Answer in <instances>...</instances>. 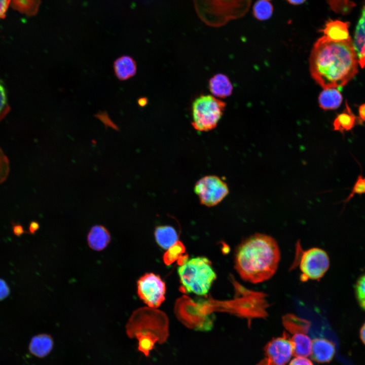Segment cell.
I'll use <instances>...</instances> for the list:
<instances>
[{"label": "cell", "mask_w": 365, "mask_h": 365, "mask_svg": "<svg viewBox=\"0 0 365 365\" xmlns=\"http://www.w3.org/2000/svg\"><path fill=\"white\" fill-rule=\"evenodd\" d=\"M243 0H194L196 11L202 21L219 27L240 15Z\"/></svg>", "instance_id": "4"}, {"label": "cell", "mask_w": 365, "mask_h": 365, "mask_svg": "<svg viewBox=\"0 0 365 365\" xmlns=\"http://www.w3.org/2000/svg\"><path fill=\"white\" fill-rule=\"evenodd\" d=\"M342 101V94L337 88L324 89L318 97L319 106L324 110L336 109Z\"/></svg>", "instance_id": "18"}, {"label": "cell", "mask_w": 365, "mask_h": 365, "mask_svg": "<svg viewBox=\"0 0 365 365\" xmlns=\"http://www.w3.org/2000/svg\"><path fill=\"white\" fill-rule=\"evenodd\" d=\"M209 89L213 96L225 98L232 94L233 86L226 75L217 74L209 80Z\"/></svg>", "instance_id": "15"}, {"label": "cell", "mask_w": 365, "mask_h": 365, "mask_svg": "<svg viewBox=\"0 0 365 365\" xmlns=\"http://www.w3.org/2000/svg\"><path fill=\"white\" fill-rule=\"evenodd\" d=\"M282 323L285 328L290 333L307 334L310 327L311 323L292 314H287L282 317Z\"/></svg>", "instance_id": "19"}, {"label": "cell", "mask_w": 365, "mask_h": 365, "mask_svg": "<svg viewBox=\"0 0 365 365\" xmlns=\"http://www.w3.org/2000/svg\"><path fill=\"white\" fill-rule=\"evenodd\" d=\"M280 250L272 236L256 233L244 240L237 247L235 268L240 277L257 284L270 279L280 260Z\"/></svg>", "instance_id": "2"}, {"label": "cell", "mask_w": 365, "mask_h": 365, "mask_svg": "<svg viewBox=\"0 0 365 365\" xmlns=\"http://www.w3.org/2000/svg\"><path fill=\"white\" fill-rule=\"evenodd\" d=\"M137 289L139 297L151 308L159 307L165 299V283L159 275L153 273H146L140 277Z\"/></svg>", "instance_id": "8"}, {"label": "cell", "mask_w": 365, "mask_h": 365, "mask_svg": "<svg viewBox=\"0 0 365 365\" xmlns=\"http://www.w3.org/2000/svg\"><path fill=\"white\" fill-rule=\"evenodd\" d=\"M257 365H276L272 363L267 358H265L261 360Z\"/></svg>", "instance_id": "37"}, {"label": "cell", "mask_w": 365, "mask_h": 365, "mask_svg": "<svg viewBox=\"0 0 365 365\" xmlns=\"http://www.w3.org/2000/svg\"><path fill=\"white\" fill-rule=\"evenodd\" d=\"M289 365H313V364L306 357L296 356L290 361Z\"/></svg>", "instance_id": "30"}, {"label": "cell", "mask_w": 365, "mask_h": 365, "mask_svg": "<svg viewBox=\"0 0 365 365\" xmlns=\"http://www.w3.org/2000/svg\"><path fill=\"white\" fill-rule=\"evenodd\" d=\"M113 69L117 79L123 81L135 76L137 70V65L132 57L128 55H123L114 61Z\"/></svg>", "instance_id": "12"}, {"label": "cell", "mask_w": 365, "mask_h": 365, "mask_svg": "<svg viewBox=\"0 0 365 365\" xmlns=\"http://www.w3.org/2000/svg\"><path fill=\"white\" fill-rule=\"evenodd\" d=\"M356 122V117L352 112L347 102H346V108L343 113L337 116L334 121V130L343 133L345 131L351 130Z\"/></svg>", "instance_id": "20"}, {"label": "cell", "mask_w": 365, "mask_h": 365, "mask_svg": "<svg viewBox=\"0 0 365 365\" xmlns=\"http://www.w3.org/2000/svg\"><path fill=\"white\" fill-rule=\"evenodd\" d=\"M9 110L6 90L3 83L0 81V120L8 113Z\"/></svg>", "instance_id": "29"}, {"label": "cell", "mask_w": 365, "mask_h": 365, "mask_svg": "<svg viewBox=\"0 0 365 365\" xmlns=\"http://www.w3.org/2000/svg\"><path fill=\"white\" fill-rule=\"evenodd\" d=\"M185 251V247L183 244L177 241L175 244L167 249L164 255L163 259L165 263L168 265L175 261L178 260L180 256Z\"/></svg>", "instance_id": "25"}, {"label": "cell", "mask_w": 365, "mask_h": 365, "mask_svg": "<svg viewBox=\"0 0 365 365\" xmlns=\"http://www.w3.org/2000/svg\"><path fill=\"white\" fill-rule=\"evenodd\" d=\"M12 230L13 233L17 236H20L25 232L23 227L19 224H13Z\"/></svg>", "instance_id": "33"}, {"label": "cell", "mask_w": 365, "mask_h": 365, "mask_svg": "<svg viewBox=\"0 0 365 365\" xmlns=\"http://www.w3.org/2000/svg\"><path fill=\"white\" fill-rule=\"evenodd\" d=\"M226 103L211 95H202L192 103L193 127L198 131L214 129L221 119Z\"/></svg>", "instance_id": "5"}, {"label": "cell", "mask_w": 365, "mask_h": 365, "mask_svg": "<svg viewBox=\"0 0 365 365\" xmlns=\"http://www.w3.org/2000/svg\"><path fill=\"white\" fill-rule=\"evenodd\" d=\"M266 1H268V0H266Z\"/></svg>", "instance_id": "40"}, {"label": "cell", "mask_w": 365, "mask_h": 365, "mask_svg": "<svg viewBox=\"0 0 365 365\" xmlns=\"http://www.w3.org/2000/svg\"><path fill=\"white\" fill-rule=\"evenodd\" d=\"M352 42L358 64L363 68L365 66V2L362 8L361 16L357 23Z\"/></svg>", "instance_id": "11"}, {"label": "cell", "mask_w": 365, "mask_h": 365, "mask_svg": "<svg viewBox=\"0 0 365 365\" xmlns=\"http://www.w3.org/2000/svg\"><path fill=\"white\" fill-rule=\"evenodd\" d=\"M355 293L359 306L365 311V273L357 280L355 285Z\"/></svg>", "instance_id": "26"}, {"label": "cell", "mask_w": 365, "mask_h": 365, "mask_svg": "<svg viewBox=\"0 0 365 365\" xmlns=\"http://www.w3.org/2000/svg\"><path fill=\"white\" fill-rule=\"evenodd\" d=\"M10 172V163L7 156L0 147V185L7 178Z\"/></svg>", "instance_id": "27"}, {"label": "cell", "mask_w": 365, "mask_h": 365, "mask_svg": "<svg viewBox=\"0 0 365 365\" xmlns=\"http://www.w3.org/2000/svg\"><path fill=\"white\" fill-rule=\"evenodd\" d=\"M312 78L323 89L345 85L358 71V59L351 38L336 42L323 35L314 44L309 59Z\"/></svg>", "instance_id": "1"}, {"label": "cell", "mask_w": 365, "mask_h": 365, "mask_svg": "<svg viewBox=\"0 0 365 365\" xmlns=\"http://www.w3.org/2000/svg\"><path fill=\"white\" fill-rule=\"evenodd\" d=\"M288 2L293 5H300L305 2L306 0H287Z\"/></svg>", "instance_id": "39"}, {"label": "cell", "mask_w": 365, "mask_h": 365, "mask_svg": "<svg viewBox=\"0 0 365 365\" xmlns=\"http://www.w3.org/2000/svg\"><path fill=\"white\" fill-rule=\"evenodd\" d=\"M134 337L138 340V349L146 356L149 355L150 351L154 348L157 342L160 343L159 338L151 333H139Z\"/></svg>", "instance_id": "23"}, {"label": "cell", "mask_w": 365, "mask_h": 365, "mask_svg": "<svg viewBox=\"0 0 365 365\" xmlns=\"http://www.w3.org/2000/svg\"><path fill=\"white\" fill-rule=\"evenodd\" d=\"M330 264L327 253L320 248L312 247L303 251L299 264L301 279L304 281L320 279L328 270Z\"/></svg>", "instance_id": "6"}, {"label": "cell", "mask_w": 365, "mask_h": 365, "mask_svg": "<svg viewBox=\"0 0 365 365\" xmlns=\"http://www.w3.org/2000/svg\"><path fill=\"white\" fill-rule=\"evenodd\" d=\"M155 238L157 244L162 248L168 249L178 239V234L175 229L170 226H160L155 228Z\"/></svg>", "instance_id": "17"}, {"label": "cell", "mask_w": 365, "mask_h": 365, "mask_svg": "<svg viewBox=\"0 0 365 365\" xmlns=\"http://www.w3.org/2000/svg\"><path fill=\"white\" fill-rule=\"evenodd\" d=\"M365 194V177L361 175L358 176L348 196L344 201V203L349 201L355 194Z\"/></svg>", "instance_id": "28"}, {"label": "cell", "mask_w": 365, "mask_h": 365, "mask_svg": "<svg viewBox=\"0 0 365 365\" xmlns=\"http://www.w3.org/2000/svg\"><path fill=\"white\" fill-rule=\"evenodd\" d=\"M53 345V339L50 336L44 334H40L31 339L29 345V350L33 355L43 357L51 351Z\"/></svg>", "instance_id": "16"}, {"label": "cell", "mask_w": 365, "mask_h": 365, "mask_svg": "<svg viewBox=\"0 0 365 365\" xmlns=\"http://www.w3.org/2000/svg\"><path fill=\"white\" fill-rule=\"evenodd\" d=\"M40 228V224L35 221H32L29 225V232L32 234H35V233Z\"/></svg>", "instance_id": "34"}, {"label": "cell", "mask_w": 365, "mask_h": 365, "mask_svg": "<svg viewBox=\"0 0 365 365\" xmlns=\"http://www.w3.org/2000/svg\"><path fill=\"white\" fill-rule=\"evenodd\" d=\"M41 0H10V6L27 16L35 15L38 12Z\"/></svg>", "instance_id": "22"}, {"label": "cell", "mask_w": 365, "mask_h": 365, "mask_svg": "<svg viewBox=\"0 0 365 365\" xmlns=\"http://www.w3.org/2000/svg\"><path fill=\"white\" fill-rule=\"evenodd\" d=\"M290 339L293 345L294 355L306 357L311 355L312 341L306 334H294Z\"/></svg>", "instance_id": "21"}, {"label": "cell", "mask_w": 365, "mask_h": 365, "mask_svg": "<svg viewBox=\"0 0 365 365\" xmlns=\"http://www.w3.org/2000/svg\"><path fill=\"white\" fill-rule=\"evenodd\" d=\"M359 118L361 121H365V103H363L360 105L358 109Z\"/></svg>", "instance_id": "35"}, {"label": "cell", "mask_w": 365, "mask_h": 365, "mask_svg": "<svg viewBox=\"0 0 365 365\" xmlns=\"http://www.w3.org/2000/svg\"><path fill=\"white\" fill-rule=\"evenodd\" d=\"M194 191L200 202L207 207L220 203L229 194L227 184L216 175H206L199 179L195 185Z\"/></svg>", "instance_id": "7"}, {"label": "cell", "mask_w": 365, "mask_h": 365, "mask_svg": "<svg viewBox=\"0 0 365 365\" xmlns=\"http://www.w3.org/2000/svg\"><path fill=\"white\" fill-rule=\"evenodd\" d=\"M349 23L339 20L328 21L321 30L324 35L336 42L343 41L351 38L348 31Z\"/></svg>", "instance_id": "14"}, {"label": "cell", "mask_w": 365, "mask_h": 365, "mask_svg": "<svg viewBox=\"0 0 365 365\" xmlns=\"http://www.w3.org/2000/svg\"><path fill=\"white\" fill-rule=\"evenodd\" d=\"M266 356L276 365H286L293 354L291 339L284 333L270 341L264 347Z\"/></svg>", "instance_id": "9"}, {"label": "cell", "mask_w": 365, "mask_h": 365, "mask_svg": "<svg viewBox=\"0 0 365 365\" xmlns=\"http://www.w3.org/2000/svg\"><path fill=\"white\" fill-rule=\"evenodd\" d=\"M10 2V0H0V18H5Z\"/></svg>", "instance_id": "32"}, {"label": "cell", "mask_w": 365, "mask_h": 365, "mask_svg": "<svg viewBox=\"0 0 365 365\" xmlns=\"http://www.w3.org/2000/svg\"><path fill=\"white\" fill-rule=\"evenodd\" d=\"M10 292V288L6 282L0 278V301L7 298Z\"/></svg>", "instance_id": "31"}, {"label": "cell", "mask_w": 365, "mask_h": 365, "mask_svg": "<svg viewBox=\"0 0 365 365\" xmlns=\"http://www.w3.org/2000/svg\"><path fill=\"white\" fill-rule=\"evenodd\" d=\"M111 239L108 230L102 225L92 227L87 236L89 246L96 251L104 249L110 243Z\"/></svg>", "instance_id": "13"}, {"label": "cell", "mask_w": 365, "mask_h": 365, "mask_svg": "<svg viewBox=\"0 0 365 365\" xmlns=\"http://www.w3.org/2000/svg\"><path fill=\"white\" fill-rule=\"evenodd\" d=\"M273 10L272 5L268 1L259 0L253 7V14L257 19L265 20L271 17Z\"/></svg>", "instance_id": "24"}, {"label": "cell", "mask_w": 365, "mask_h": 365, "mask_svg": "<svg viewBox=\"0 0 365 365\" xmlns=\"http://www.w3.org/2000/svg\"><path fill=\"white\" fill-rule=\"evenodd\" d=\"M148 102L147 98L145 97L140 98L138 99V104L141 107L145 106Z\"/></svg>", "instance_id": "38"}, {"label": "cell", "mask_w": 365, "mask_h": 365, "mask_svg": "<svg viewBox=\"0 0 365 365\" xmlns=\"http://www.w3.org/2000/svg\"><path fill=\"white\" fill-rule=\"evenodd\" d=\"M360 338L362 343L365 345V322L360 330Z\"/></svg>", "instance_id": "36"}, {"label": "cell", "mask_w": 365, "mask_h": 365, "mask_svg": "<svg viewBox=\"0 0 365 365\" xmlns=\"http://www.w3.org/2000/svg\"><path fill=\"white\" fill-rule=\"evenodd\" d=\"M335 352V346L332 341L323 338L312 341L311 356L313 360L319 363L328 362L333 358Z\"/></svg>", "instance_id": "10"}, {"label": "cell", "mask_w": 365, "mask_h": 365, "mask_svg": "<svg viewBox=\"0 0 365 365\" xmlns=\"http://www.w3.org/2000/svg\"><path fill=\"white\" fill-rule=\"evenodd\" d=\"M183 288L187 293L206 295L216 275L210 261L205 257L186 259L177 269Z\"/></svg>", "instance_id": "3"}]
</instances>
